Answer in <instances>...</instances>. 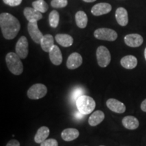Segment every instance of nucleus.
Here are the masks:
<instances>
[{
    "mask_svg": "<svg viewBox=\"0 0 146 146\" xmlns=\"http://www.w3.org/2000/svg\"><path fill=\"white\" fill-rule=\"evenodd\" d=\"M41 47L44 52H50L51 49L54 45V39L52 35L47 34L43 36L41 41Z\"/></svg>",
    "mask_w": 146,
    "mask_h": 146,
    "instance_id": "obj_22",
    "label": "nucleus"
},
{
    "mask_svg": "<svg viewBox=\"0 0 146 146\" xmlns=\"http://www.w3.org/2000/svg\"><path fill=\"white\" fill-rule=\"evenodd\" d=\"M83 1L87 3H91V2H94V1H96V0H83Z\"/></svg>",
    "mask_w": 146,
    "mask_h": 146,
    "instance_id": "obj_32",
    "label": "nucleus"
},
{
    "mask_svg": "<svg viewBox=\"0 0 146 146\" xmlns=\"http://www.w3.org/2000/svg\"><path fill=\"white\" fill-rule=\"evenodd\" d=\"M112 10V5L108 3H97L91 8V13L94 16H100L109 13Z\"/></svg>",
    "mask_w": 146,
    "mask_h": 146,
    "instance_id": "obj_10",
    "label": "nucleus"
},
{
    "mask_svg": "<svg viewBox=\"0 0 146 146\" xmlns=\"http://www.w3.org/2000/svg\"><path fill=\"white\" fill-rule=\"evenodd\" d=\"M47 87L41 83H36L32 85L27 91V96L31 100H39L46 96Z\"/></svg>",
    "mask_w": 146,
    "mask_h": 146,
    "instance_id": "obj_4",
    "label": "nucleus"
},
{
    "mask_svg": "<svg viewBox=\"0 0 146 146\" xmlns=\"http://www.w3.org/2000/svg\"><path fill=\"white\" fill-rule=\"evenodd\" d=\"M6 146H20V143L19 141H17V140H10V141L7 143Z\"/></svg>",
    "mask_w": 146,
    "mask_h": 146,
    "instance_id": "obj_30",
    "label": "nucleus"
},
{
    "mask_svg": "<svg viewBox=\"0 0 146 146\" xmlns=\"http://www.w3.org/2000/svg\"><path fill=\"white\" fill-rule=\"evenodd\" d=\"M68 5V0H52L51 5L54 8H62Z\"/></svg>",
    "mask_w": 146,
    "mask_h": 146,
    "instance_id": "obj_26",
    "label": "nucleus"
},
{
    "mask_svg": "<svg viewBox=\"0 0 146 146\" xmlns=\"http://www.w3.org/2000/svg\"><path fill=\"white\" fill-rule=\"evenodd\" d=\"M96 57L98 64L102 68H106L111 61V55L108 49L105 46H100L97 49Z\"/></svg>",
    "mask_w": 146,
    "mask_h": 146,
    "instance_id": "obj_6",
    "label": "nucleus"
},
{
    "mask_svg": "<svg viewBox=\"0 0 146 146\" xmlns=\"http://www.w3.org/2000/svg\"><path fill=\"white\" fill-rule=\"evenodd\" d=\"M41 146H58V143L55 139H48L42 142Z\"/></svg>",
    "mask_w": 146,
    "mask_h": 146,
    "instance_id": "obj_27",
    "label": "nucleus"
},
{
    "mask_svg": "<svg viewBox=\"0 0 146 146\" xmlns=\"http://www.w3.org/2000/svg\"><path fill=\"white\" fill-rule=\"evenodd\" d=\"M60 21L59 13L56 10H53L50 12L49 16V22H50V27L52 28H56L58 26Z\"/></svg>",
    "mask_w": 146,
    "mask_h": 146,
    "instance_id": "obj_25",
    "label": "nucleus"
},
{
    "mask_svg": "<svg viewBox=\"0 0 146 146\" xmlns=\"http://www.w3.org/2000/svg\"><path fill=\"white\" fill-rule=\"evenodd\" d=\"M141 109L142 110V111L146 112V99L144 100L142 102L141 104Z\"/></svg>",
    "mask_w": 146,
    "mask_h": 146,
    "instance_id": "obj_31",
    "label": "nucleus"
},
{
    "mask_svg": "<svg viewBox=\"0 0 146 146\" xmlns=\"http://www.w3.org/2000/svg\"><path fill=\"white\" fill-rule=\"evenodd\" d=\"M75 21L78 28H86L87 23H88V18L86 13L83 11H78L75 14Z\"/></svg>",
    "mask_w": 146,
    "mask_h": 146,
    "instance_id": "obj_23",
    "label": "nucleus"
},
{
    "mask_svg": "<svg viewBox=\"0 0 146 146\" xmlns=\"http://www.w3.org/2000/svg\"><path fill=\"white\" fill-rule=\"evenodd\" d=\"M3 1L5 4L14 7L19 5L22 3L23 0H3Z\"/></svg>",
    "mask_w": 146,
    "mask_h": 146,
    "instance_id": "obj_29",
    "label": "nucleus"
},
{
    "mask_svg": "<svg viewBox=\"0 0 146 146\" xmlns=\"http://www.w3.org/2000/svg\"><path fill=\"white\" fill-rule=\"evenodd\" d=\"M106 106L111 111L117 114H122L126 111V106L123 102L118 100L110 98L106 102Z\"/></svg>",
    "mask_w": 146,
    "mask_h": 146,
    "instance_id": "obj_11",
    "label": "nucleus"
},
{
    "mask_svg": "<svg viewBox=\"0 0 146 146\" xmlns=\"http://www.w3.org/2000/svg\"><path fill=\"white\" fill-rule=\"evenodd\" d=\"M16 53L21 59H25L29 54V42L27 37L22 36L16 45Z\"/></svg>",
    "mask_w": 146,
    "mask_h": 146,
    "instance_id": "obj_7",
    "label": "nucleus"
},
{
    "mask_svg": "<svg viewBox=\"0 0 146 146\" xmlns=\"http://www.w3.org/2000/svg\"><path fill=\"white\" fill-rule=\"evenodd\" d=\"M94 35L96 39L108 41H114L118 37L117 33L113 29L108 28H100L96 29Z\"/></svg>",
    "mask_w": 146,
    "mask_h": 146,
    "instance_id": "obj_5",
    "label": "nucleus"
},
{
    "mask_svg": "<svg viewBox=\"0 0 146 146\" xmlns=\"http://www.w3.org/2000/svg\"><path fill=\"white\" fill-rule=\"evenodd\" d=\"M55 39L58 44L64 47H70L73 44V38L68 34H57L55 36Z\"/></svg>",
    "mask_w": 146,
    "mask_h": 146,
    "instance_id": "obj_18",
    "label": "nucleus"
},
{
    "mask_svg": "<svg viewBox=\"0 0 146 146\" xmlns=\"http://www.w3.org/2000/svg\"><path fill=\"white\" fill-rule=\"evenodd\" d=\"M21 58L16 53L10 52L5 56V62L7 66L14 75H20L23 72V64Z\"/></svg>",
    "mask_w": 146,
    "mask_h": 146,
    "instance_id": "obj_2",
    "label": "nucleus"
},
{
    "mask_svg": "<svg viewBox=\"0 0 146 146\" xmlns=\"http://www.w3.org/2000/svg\"><path fill=\"white\" fill-rule=\"evenodd\" d=\"M0 27L5 39H13L21 29V24L15 16L3 12L0 14Z\"/></svg>",
    "mask_w": 146,
    "mask_h": 146,
    "instance_id": "obj_1",
    "label": "nucleus"
},
{
    "mask_svg": "<svg viewBox=\"0 0 146 146\" xmlns=\"http://www.w3.org/2000/svg\"><path fill=\"white\" fill-rule=\"evenodd\" d=\"M28 31L33 41L36 43H41L42 38L43 37V35L42 34L41 31L38 27L37 22H29L28 23Z\"/></svg>",
    "mask_w": 146,
    "mask_h": 146,
    "instance_id": "obj_8",
    "label": "nucleus"
},
{
    "mask_svg": "<svg viewBox=\"0 0 146 146\" xmlns=\"http://www.w3.org/2000/svg\"><path fill=\"white\" fill-rule=\"evenodd\" d=\"M76 105L78 112L83 115H87L94 110L96 104L91 97L83 95L76 100Z\"/></svg>",
    "mask_w": 146,
    "mask_h": 146,
    "instance_id": "obj_3",
    "label": "nucleus"
},
{
    "mask_svg": "<svg viewBox=\"0 0 146 146\" xmlns=\"http://www.w3.org/2000/svg\"><path fill=\"white\" fill-rule=\"evenodd\" d=\"M50 55V61L52 62L53 64L56 66H59L62 62V55L61 51L57 45H54L51 50L49 52Z\"/></svg>",
    "mask_w": 146,
    "mask_h": 146,
    "instance_id": "obj_13",
    "label": "nucleus"
},
{
    "mask_svg": "<svg viewBox=\"0 0 146 146\" xmlns=\"http://www.w3.org/2000/svg\"><path fill=\"white\" fill-rule=\"evenodd\" d=\"M105 114L101 110H96L89 116L88 123L91 127H96L104 120Z\"/></svg>",
    "mask_w": 146,
    "mask_h": 146,
    "instance_id": "obj_20",
    "label": "nucleus"
},
{
    "mask_svg": "<svg viewBox=\"0 0 146 146\" xmlns=\"http://www.w3.org/2000/svg\"><path fill=\"white\" fill-rule=\"evenodd\" d=\"M124 40L126 45L131 47H139L143 42V39L141 35L136 33L127 35L125 36Z\"/></svg>",
    "mask_w": 146,
    "mask_h": 146,
    "instance_id": "obj_12",
    "label": "nucleus"
},
{
    "mask_svg": "<svg viewBox=\"0 0 146 146\" xmlns=\"http://www.w3.org/2000/svg\"><path fill=\"white\" fill-rule=\"evenodd\" d=\"M144 56H145V60H146V48L145 49V52H144Z\"/></svg>",
    "mask_w": 146,
    "mask_h": 146,
    "instance_id": "obj_33",
    "label": "nucleus"
},
{
    "mask_svg": "<svg viewBox=\"0 0 146 146\" xmlns=\"http://www.w3.org/2000/svg\"><path fill=\"white\" fill-rule=\"evenodd\" d=\"M100 146H104V145H100Z\"/></svg>",
    "mask_w": 146,
    "mask_h": 146,
    "instance_id": "obj_34",
    "label": "nucleus"
},
{
    "mask_svg": "<svg viewBox=\"0 0 146 146\" xmlns=\"http://www.w3.org/2000/svg\"><path fill=\"white\" fill-rule=\"evenodd\" d=\"M83 90L81 88H76L75 90H74L72 95V98L74 101L76 102V100L78 99V98L83 96Z\"/></svg>",
    "mask_w": 146,
    "mask_h": 146,
    "instance_id": "obj_28",
    "label": "nucleus"
},
{
    "mask_svg": "<svg viewBox=\"0 0 146 146\" xmlns=\"http://www.w3.org/2000/svg\"><path fill=\"white\" fill-rule=\"evenodd\" d=\"M23 13L29 22H37L43 18L42 13L38 12L33 8H30V7H27L24 9Z\"/></svg>",
    "mask_w": 146,
    "mask_h": 146,
    "instance_id": "obj_14",
    "label": "nucleus"
},
{
    "mask_svg": "<svg viewBox=\"0 0 146 146\" xmlns=\"http://www.w3.org/2000/svg\"><path fill=\"white\" fill-rule=\"evenodd\" d=\"M49 135H50V129H49L48 127H45V126L40 127L39 129H38L35 135V141L36 143L41 144L42 142H43L47 139Z\"/></svg>",
    "mask_w": 146,
    "mask_h": 146,
    "instance_id": "obj_21",
    "label": "nucleus"
},
{
    "mask_svg": "<svg viewBox=\"0 0 146 146\" xmlns=\"http://www.w3.org/2000/svg\"><path fill=\"white\" fill-rule=\"evenodd\" d=\"M122 124L126 129L129 130H135L139 126V122L135 116H127L122 120Z\"/></svg>",
    "mask_w": 146,
    "mask_h": 146,
    "instance_id": "obj_16",
    "label": "nucleus"
},
{
    "mask_svg": "<svg viewBox=\"0 0 146 146\" xmlns=\"http://www.w3.org/2000/svg\"><path fill=\"white\" fill-rule=\"evenodd\" d=\"M33 8L41 13H45L48 10L49 7L44 0H36L32 3Z\"/></svg>",
    "mask_w": 146,
    "mask_h": 146,
    "instance_id": "obj_24",
    "label": "nucleus"
},
{
    "mask_svg": "<svg viewBox=\"0 0 146 146\" xmlns=\"http://www.w3.org/2000/svg\"><path fill=\"white\" fill-rule=\"evenodd\" d=\"M79 136V131L73 128L66 129L62 132L61 137L65 141H71L76 139Z\"/></svg>",
    "mask_w": 146,
    "mask_h": 146,
    "instance_id": "obj_19",
    "label": "nucleus"
},
{
    "mask_svg": "<svg viewBox=\"0 0 146 146\" xmlns=\"http://www.w3.org/2000/svg\"><path fill=\"white\" fill-rule=\"evenodd\" d=\"M82 63H83V58L81 55L78 53L74 52L68 56L66 62V66L70 70H74L81 66Z\"/></svg>",
    "mask_w": 146,
    "mask_h": 146,
    "instance_id": "obj_9",
    "label": "nucleus"
},
{
    "mask_svg": "<svg viewBox=\"0 0 146 146\" xmlns=\"http://www.w3.org/2000/svg\"><path fill=\"white\" fill-rule=\"evenodd\" d=\"M115 16L118 25L122 27L127 26L129 23V17H128V12L125 8L123 7L117 8V10H116Z\"/></svg>",
    "mask_w": 146,
    "mask_h": 146,
    "instance_id": "obj_15",
    "label": "nucleus"
},
{
    "mask_svg": "<svg viewBox=\"0 0 146 146\" xmlns=\"http://www.w3.org/2000/svg\"><path fill=\"white\" fill-rule=\"evenodd\" d=\"M120 64L125 68L131 70L135 68L137 65V59L132 55L126 56L120 60Z\"/></svg>",
    "mask_w": 146,
    "mask_h": 146,
    "instance_id": "obj_17",
    "label": "nucleus"
}]
</instances>
